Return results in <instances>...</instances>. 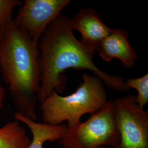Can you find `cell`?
<instances>
[{
    "instance_id": "277c9868",
    "label": "cell",
    "mask_w": 148,
    "mask_h": 148,
    "mask_svg": "<svg viewBox=\"0 0 148 148\" xmlns=\"http://www.w3.org/2000/svg\"><path fill=\"white\" fill-rule=\"evenodd\" d=\"M120 140L115 101L111 100L91 114L87 121L68 129L59 143L64 148H112L119 144Z\"/></svg>"
},
{
    "instance_id": "4fadbf2b",
    "label": "cell",
    "mask_w": 148,
    "mask_h": 148,
    "mask_svg": "<svg viewBox=\"0 0 148 148\" xmlns=\"http://www.w3.org/2000/svg\"><path fill=\"white\" fill-rule=\"evenodd\" d=\"M5 96V90L3 86L0 84V111L3 106V101Z\"/></svg>"
},
{
    "instance_id": "9a60e30c",
    "label": "cell",
    "mask_w": 148,
    "mask_h": 148,
    "mask_svg": "<svg viewBox=\"0 0 148 148\" xmlns=\"http://www.w3.org/2000/svg\"><path fill=\"white\" fill-rule=\"evenodd\" d=\"M106 148V147H103V148Z\"/></svg>"
},
{
    "instance_id": "9c48e42d",
    "label": "cell",
    "mask_w": 148,
    "mask_h": 148,
    "mask_svg": "<svg viewBox=\"0 0 148 148\" xmlns=\"http://www.w3.org/2000/svg\"><path fill=\"white\" fill-rule=\"evenodd\" d=\"M15 120L21 122L29 128L32 139L27 148H43L46 142H53L60 140L68 131L65 124L51 125L45 122L40 123L16 112Z\"/></svg>"
},
{
    "instance_id": "52a82bcc",
    "label": "cell",
    "mask_w": 148,
    "mask_h": 148,
    "mask_svg": "<svg viewBox=\"0 0 148 148\" xmlns=\"http://www.w3.org/2000/svg\"><path fill=\"white\" fill-rule=\"evenodd\" d=\"M70 21L73 30L80 33V41L95 52L111 31V29L106 25L99 15L92 8L80 9Z\"/></svg>"
},
{
    "instance_id": "8992f818",
    "label": "cell",
    "mask_w": 148,
    "mask_h": 148,
    "mask_svg": "<svg viewBox=\"0 0 148 148\" xmlns=\"http://www.w3.org/2000/svg\"><path fill=\"white\" fill-rule=\"evenodd\" d=\"M71 0H25L13 19L21 32L38 42L48 26Z\"/></svg>"
},
{
    "instance_id": "3957f363",
    "label": "cell",
    "mask_w": 148,
    "mask_h": 148,
    "mask_svg": "<svg viewBox=\"0 0 148 148\" xmlns=\"http://www.w3.org/2000/svg\"><path fill=\"white\" fill-rule=\"evenodd\" d=\"M82 82L73 93L62 96L54 90L41 103L43 122L60 125L68 122V129L79 123L82 116L101 109L108 101L105 86L99 77L82 74Z\"/></svg>"
},
{
    "instance_id": "7c38bea8",
    "label": "cell",
    "mask_w": 148,
    "mask_h": 148,
    "mask_svg": "<svg viewBox=\"0 0 148 148\" xmlns=\"http://www.w3.org/2000/svg\"><path fill=\"white\" fill-rule=\"evenodd\" d=\"M21 3L18 0H0V24L5 26L12 21L15 7Z\"/></svg>"
},
{
    "instance_id": "ba28073f",
    "label": "cell",
    "mask_w": 148,
    "mask_h": 148,
    "mask_svg": "<svg viewBox=\"0 0 148 148\" xmlns=\"http://www.w3.org/2000/svg\"><path fill=\"white\" fill-rule=\"evenodd\" d=\"M97 51L104 61L109 62L118 59L127 69L132 68L138 58L137 53L130 42L128 32L121 28L111 29Z\"/></svg>"
},
{
    "instance_id": "7a4b0ae2",
    "label": "cell",
    "mask_w": 148,
    "mask_h": 148,
    "mask_svg": "<svg viewBox=\"0 0 148 148\" xmlns=\"http://www.w3.org/2000/svg\"><path fill=\"white\" fill-rule=\"evenodd\" d=\"M38 43L16 26L4 27L0 43V70L9 86L16 112L37 120L36 106L40 86Z\"/></svg>"
},
{
    "instance_id": "5b68a950",
    "label": "cell",
    "mask_w": 148,
    "mask_h": 148,
    "mask_svg": "<svg viewBox=\"0 0 148 148\" xmlns=\"http://www.w3.org/2000/svg\"><path fill=\"white\" fill-rule=\"evenodd\" d=\"M115 119L120 136L112 148H148V112L138 105L133 95L114 100Z\"/></svg>"
},
{
    "instance_id": "6da1fadb",
    "label": "cell",
    "mask_w": 148,
    "mask_h": 148,
    "mask_svg": "<svg viewBox=\"0 0 148 148\" xmlns=\"http://www.w3.org/2000/svg\"><path fill=\"white\" fill-rule=\"evenodd\" d=\"M40 86L37 99L42 103L54 90L63 92L67 82L64 72L69 69L87 70L108 88L120 92L130 89L122 76L111 75L99 69L93 62L95 51L74 34L70 19L60 13L48 26L38 42Z\"/></svg>"
},
{
    "instance_id": "8fae6325",
    "label": "cell",
    "mask_w": 148,
    "mask_h": 148,
    "mask_svg": "<svg viewBox=\"0 0 148 148\" xmlns=\"http://www.w3.org/2000/svg\"><path fill=\"white\" fill-rule=\"evenodd\" d=\"M125 82L130 90L133 88L137 91L136 101L141 108L144 109L148 103V73L138 78L128 79Z\"/></svg>"
},
{
    "instance_id": "5bb4252c",
    "label": "cell",
    "mask_w": 148,
    "mask_h": 148,
    "mask_svg": "<svg viewBox=\"0 0 148 148\" xmlns=\"http://www.w3.org/2000/svg\"><path fill=\"white\" fill-rule=\"evenodd\" d=\"M5 26L0 24V43L1 42L2 37V35H3V29H4Z\"/></svg>"
},
{
    "instance_id": "30bf717a",
    "label": "cell",
    "mask_w": 148,
    "mask_h": 148,
    "mask_svg": "<svg viewBox=\"0 0 148 148\" xmlns=\"http://www.w3.org/2000/svg\"><path fill=\"white\" fill-rule=\"evenodd\" d=\"M19 122H8L0 127V148H27L31 142Z\"/></svg>"
}]
</instances>
